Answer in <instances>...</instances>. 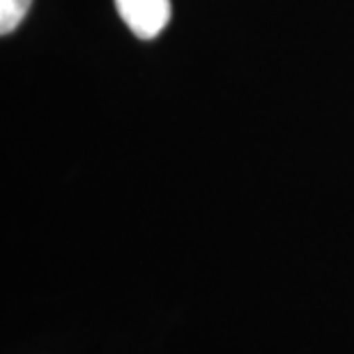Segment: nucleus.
Listing matches in <instances>:
<instances>
[{
  "instance_id": "f257e3e1",
  "label": "nucleus",
  "mask_w": 354,
  "mask_h": 354,
  "mask_svg": "<svg viewBox=\"0 0 354 354\" xmlns=\"http://www.w3.org/2000/svg\"><path fill=\"white\" fill-rule=\"evenodd\" d=\"M120 19L140 39H154L171 21V0H115Z\"/></svg>"
},
{
  "instance_id": "f03ea898",
  "label": "nucleus",
  "mask_w": 354,
  "mask_h": 354,
  "mask_svg": "<svg viewBox=\"0 0 354 354\" xmlns=\"http://www.w3.org/2000/svg\"><path fill=\"white\" fill-rule=\"evenodd\" d=\"M30 3L32 0H0V32L10 35L24 21Z\"/></svg>"
}]
</instances>
